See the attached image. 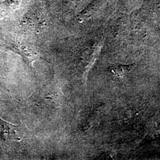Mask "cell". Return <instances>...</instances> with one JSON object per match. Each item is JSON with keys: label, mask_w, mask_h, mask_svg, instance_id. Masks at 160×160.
Listing matches in <instances>:
<instances>
[{"label": "cell", "mask_w": 160, "mask_h": 160, "mask_svg": "<svg viewBox=\"0 0 160 160\" xmlns=\"http://www.w3.org/2000/svg\"><path fill=\"white\" fill-rule=\"evenodd\" d=\"M18 132L17 126L11 124L0 119V138L4 141L17 139Z\"/></svg>", "instance_id": "1"}, {"label": "cell", "mask_w": 160, "mask_h": 160, "mask_svg": "<svg viewBox=\"0 0 160 160\" xmlns=\"http://www.w3.org/2000/svg\"><path fill=\"white\" fill-rule=\"evenodd\" d=\"M20 3V0H6L0 2V18L14 12Z\"/></svg>", "instance_id": "2"}]
</instances>
